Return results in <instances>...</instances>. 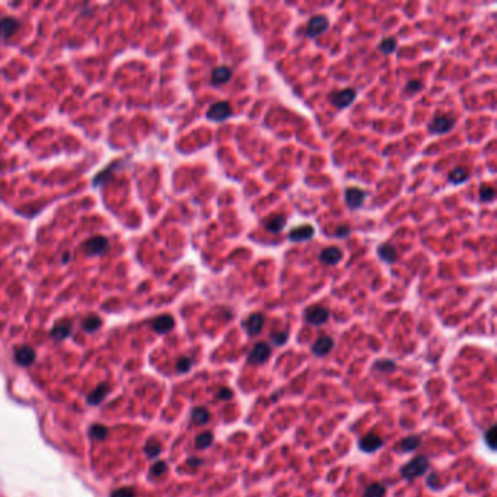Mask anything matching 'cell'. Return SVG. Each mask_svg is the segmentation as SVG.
Listing matches in <instances>:
<instances>
[{
  "label": "cell",
  "instance_id": "1",
  "mask_svg": "<svg viewBox=\"0 0 497 497\" xmlns=\"http://www.w3.org/2000/svg\"><path fill=\"white\" fill-rule=\"evenodd\" d=\"M429 467H430V462H429L427 456L419 455V456L413 458L410 462H407L405 465H402L399 471H401L402 478L411 481V480H414V478H417V477L424 475V474L427 472Z\"/></svg>",
  "mask_w": 497,
  "mask_h": 497
},
{
  "label": "cell",
  "instance_id": "2",
  "mask_svg": "<svg viewBox=\"0 0 497 497\" xmlns=\"http://www.w3.org/2000/svg\"><path fill=\"white\" fill-rule=\"evenodd\" d=\"M331 105H334L338 110L347 108L354 99H356V91L353 88H346V89H340L330 94L328 97Z\"/></svg>",
  "mask_w": 497,
  "mask_h": 497
},
{
  "label": "cell",
  "instance_id": "3",
  "mask_svg": "<svg viewBox=\"0 0 497 497\" xmlns=\"http://www.w3.org/2000/svg\"><path fill=\"white\" fill-rule=\"evenodd\" d=\"M305 321L311 325H323L328 321L330 318V312L327 308L321 306V305H314V306H309L305 314Z\"/></svg>",
  "mask_w": 497,
  "mask_h": 497
},
{
  "label": "cell",
  "instance_id": "4",
  "mask_svg": "<svg viewBox=\"0 0 497 497\" xmlns=\"http://www.w3.org/2000/svg\"><path fill=\"white\" fill-rule=\"evenodd\" d=\"M270 356H272V347L267 343L260 341L249 350L248 362L252 365H263L270 359Z\"/></svg>",
  "mask_w": 497,
  "mask_h": 497
},
{
  "label": "cell",
  "instance_id": "5",
  "mask_svg": "<svg viewBox=\"0 0 497 497\" xmlns=\"http://www.w3.org/2000/svg\"><path fill=\"white\" fill-rule=\"evenodd\" d=\"M365 199H366V191H363L359 187H348L344 191L346 204L351 210H356V209L362 207L363 203H365Z\"/></svg>",
  "mask_w": 497,
  "mask_h": 497
},
{
  "label": "cell",
  "instance_id": "6",
  "mask_svg": "<svg viewBox=\"0 0 497 497\" xmlns=\"http://www.w3.org/2000/svg\"><path fill=\"white\" fill-rule=\"evenodd\" d=\"M455 125V118L450 115H438L429 124V131L432 134H446Z\"/></svg>",
  "mask_w": 497,
  "mask_h": 497
},
{
  "label": "cell",
  "instance_id": "7",
  "mask_svg": "<svg viewBox=\"0 0 497 497\" xmlns=\"http://www.w3.org/2000/svg\"><path fill=\"white\" fill-rule=\"evenodd\" d=\"M330 26V22L327 19V16L324 15H317L314 18H311L308 21V25H306V29H305V34L308 37H318L321 35L323 32H325Z\"/></svg>",
  "mask_w": 497,
  "mask_h": 497
},
{
  "label": "cell",
  "instance_id": "8",
  "mask_svg": "<svg viewBox=\"0 0 497 497\" xmlns=\"http://www.w3.org/2000/svg\"><path fill=\"white\" fill-rule=\"evenodd\" d=\"M108 248V241L102 236H95V238H91L88 239L85 244H83V251L88 254V255H99V254H104Z\"/></svg>",
  "mask_w": 497,
  "mask_h": 497
},
{
  "label": "cell",
  "instance_id": "9",
  "mask_svg": "<svg viewBox=\"0 0 497 497\" xmlns=\"http://www.w3.org/2000/svg\"><path fill=\"white\" fill-rule=\"evenodd\" d=\"M230 115H232V107L229 105L227 101L216 102L207 111V117L213 121H224Z\"/></svg>",
  "mask_w": 497,
  "mask_h": 497
},
{
  "label": "cell",
  "instance_id": "10",
  "mask_svg": "<svg viewBox=\"0 0 497 497\" xmlns=\"http://www.w3.org/2000/svg\"><path fill=\"white\" fill-rule=\"evenodd\" d=\"M314 235H315L314 226H311V224H302V226H298V227H295V229H292L289 232V239L292 242H305V241L312 239Z\"/></svg>",
  "mask_w": 497,
  "mask_h": 497
},
{
  "label": "cell",
  "instance_id": "11",
  "mask_svg": "<svg viewBox=\"0 0 497 497\" xmlns=\"http://www.w3.org/2000/svg\"><path fill=\"white\" fill-rule=\"evenodd\" d=\"M382 445H384V441L381 439L379 435H376V433H369V435H366V436H363V438L360 439L359 447H360V450L365 452V453H373V452H376Z\"/></svg>",
  "mask_w": 497,
  "mask_h": 497
},
{
  "label": "cell",
  "instance_id": "12",
  "mask_svg": "<svg viewBox=\"0 0 497 497\" xmlns=\"http://www.w3.org/2000/svg\"><path fill=\"white\" fill-rule=\"evenodd\" d=\"M344 254L338 247H328L320 252V261L325 266H337L343 260Z\"/></svg>",
  "mask_w": 497,
  "mask_h": 497
},
{
  "label": "cell",
  "instance_id": "13",
  "mask_svg": "<svg viewBox=\"0 0 497 497\" xmlns=\"http://www.w3.org/2000/svg\"><path fill=\"white\" fill-rule=\"evenodd\" d=\"M245 325V330L248 331L249 335H257L260 334L263 327H264V315L260 314V312H255V314H251L247 321L244 323Z\"/></svg>",
  "mask_w": 497,
  "mask_h": 497
},
{
  "label": "cell",
  "instance_id": "14",
  "mask_svg": "<svg viewBox=\"0 0 497 497\" xmlns=\"http://www.w3.org/2000/svg\"><path fill=\"white\" fill-rule=\"evenodd\" d=\"M332 346H334V341H332L331 337L328 335H321L317 338V341L312 344V353L315 356H325L331 351Z\"/></svg>",
  "mask_w": 497,
  "mask_h": 497
},
{
  "label": "cell",
  "instance_id": "15",
  "mask_svg": "<svg viewBox=\"0 0 497 497\" xmlns=\"http://www.w3.org/2000/svg\"><path fill=\"white\" fill-rule=\"evenodd\" d=\"M378 257L384 261V263H387V264H394L397 260H398V251H397V248L394 247V245H391V244H384V245H381L379 248H378Z\"/></svg>",
  "mask_w": 497,
  "mask_h": 497
},
{
  "label": "cell",
  "instance_id": "16",
  "mask_svg": "<svg viewBox=\"0 0 497 497\" xmlns=\"http://www.w3.org/2000/svg\"><path fill=\"white\" fill-rule=\"evenodd\" d=\"M19 28V22L13 18H3L0 21V37L1 38H9L12 37Z\"/></svg>",
  "mask_w": 497,
  "mask_h": 497
},
{
  "label": "cell",
  "instance_id": "17",
  "mask_svg": "<svg viewBox=\"0 0 497 497\" xmlns=\"http://www.w3.org/2000/svg\"><path fill=\"white\" fill-rule=\"evenodd\" d=\"M15 357H16V362H18L19 365H22V366H29V365L35 360V351H34V348L25 346V347H21V348L16 350Z\"/></svg>",
  "mask_w": 497,
  "mask_h": 497
},
{
  "label": "cell",
  "instance_id": "18",
  "mask_svg": "<svg viewBox=\"0 0 497 497\" xmlns=\"http://www.w3.org/2000/svg\"><path fill=\"white\" fill-rule=\"evenodd\" d=\"M175 325V321L171 315H162V317H158L155 321H153V330L159 334H165V332L171 331Z\"/></svg>",
  "mask_w": 497,
  "mask_h": 497
},
{
  "label": "cell",
  "instance_id": "19",
  "mask_svg": "<svg viewBox=\"0 0 497 497\" xmlns=\"http://www.w3.org/2000/svg\"><path fill=\"white\" fill-rule=\"evenodd\" d=\"M230 77H232V70L226 66L216 67L212 73V82L215 85H224L230 80Z\"/></svg>",
  "mask_w": 497,
  "mask_h": 497
},
{
  "label": "cell",
  "instance_id": "20",
  "mask_svg": "<svg viewBox=\"0 0 497 497\" xmlns=\"http://www.w3.org/2000/svg\"><path fill=\"white\" fill-rule=\"evenodd\" d=\"M284 224H286V219H284L283 215H274V216L269 218L264 223L266 229L272 233H280L284 229Z\"/></svg>",
  "mask_w": 497,
  "mask_h": 497
},
{
  "label": "cell",
  "instance_id": "21",
  "mask_svg": "<svg viewBox=\"0 0 497 497\" xmlns=\"http://www.w3.org/2000/svg\"><path fill=\"white\" fill-rule=\"evenodd\" d=\"M468 178H470V174H468V171H467L465 168H462V166H458V168H455L453 171H450V172H449V176H447V179H449L452 184H455V185L467 182Z\"/></svg>",
  "mask_w": 497,
  "mask_h": 497
},
{
  "label": "cell",
  "instance_id": "22",
  "mask_svg": "<svg viewBox=\"0 0 497 497\" xmlns=\"http://www.w3.org/2000/svg\"><path fill=\"white\" fill-rule=\"evenodd\" d=\"M191 420L194 424H199V426H203L206 423H209L210 420V413L203 408V407H197L191 411Z\"/></svg>",
  "mask_w": 497,
  "mask_h": 497
},
{
  "label": "cell",
  "instance_id": "23",
  "mask_svg": "<svg viewBox=\"0 0 497 497\" xmlns=\"http://www.w3.org/2000/svg\"><path fill=\"white\" fill-rule=\"evenodd\" d=\"M107 392H108V385H107V384L99 385V387L97 388V389L88 397V402H89L91 405H98L99 402H102V399L105 398Z\"/></svg>",
  "mask_w": 497,
  "mask_h": 497
},
{
  "label": "cell",
  "instance_id": "24",
  "mask_svg": "<svg viewBox=\"0 0 497 497\" xmlns=\"http://www.w3.org/2000/svg\"><path fill=\"white\" fill-rule=\"evenodd\" d=\"M385 495H387V489L381 483H372L363 492V497H384Z\"/></svg>",
  "mask_w": 497,
  "mask_h": 497
},
{
  "label": "cell",
  "instance_id": "25",
  "mask_svg": "<svg viewBox=\"0 0 497 497\" xmlns=\"http://www.w3.org/2000/svg\"><path fill=\"white\" fill-rule=\"evenodd\" d=\"M72 332V325L70 323L67 321H63L60 324H57L54 328L51 330V335L54 337L55 340H63V338H67Z\"/></svg>",
  "mask_w": 497,
  "mask_h": 497
},
{
  "label": "cell",
  "instance_id": "26",
  "mask_svg": "<svg viewBox=\"0 0 497 497\" xmlns=\"http://www.w3.org/2000/svg\"><path fill=\"white\" fill-rule=\"evenodd\" d=\"M420 445H422V438H419V436H408V438H405L402 442L399 443V447L404 452H413Z\"/></svg>",
  "mask_w": 497,
  "mask_h": 497
},
{
  "label": "cell",
  "instance_id": "27",
  "mask_svg": "<svg viewBox=\"0 0 497 497\" xmlns=\"http://www.w3.org/2000/svg\"><path fill=\"white\" fill-rule=\"evenodd\" d=\"M101 324H102V321H101V318H99V317L89 315V317H86V318L83 320V323H82V327H83V330H85V331L94 332V331H97V330L101 327Z\"/></svg>",
  "mask_w": 497,
  "mask_h": 497
},
{
  "label": "cell",
  "instance_id": "28",
  "mask_svg": "<svg viewBox=\"0 0 497 497\" xmlns=\"http://www.w3.org/2000/svg\"><path fill=\"white\" fill-rule=\"evenodd\" d=\"M213 443V433L212 432H204L197 436L196 439V447L197 449H207Z\"/></svg>",
  "mask_w": 497,
  "mask_h": 497
},
{
  "label": "cell",
  "instance_id": "29",
  "mask_svg": "<svg viewBox=\"0 0 497 497\" xmlns=\"http://www.w3.org/2000/svg\"><path fill=\"white\" fill-rule=\"evenodd\" d=\"M378 49L384 54H392L397 50V40L395 38H385L379 43Z\"/></svg>",
  "mask_w": 497,
  "mask_h": 497
},
{
  "label": "cell",
  "instance_id": "30",
  "mask_svg": "<svg viewBox=\"0 0 497 497\" xmlns=\"http://www.w3.org/2000/svg\"><path fill=\"white\" fill-rule=\"evenodd\" d=\"M373 369L375 371H381V372H385V373H389L395 369V363L392 360H388V359H382V360H378L375 365H373Z\"/></svg>",
  "mask_w": 497,
  "mask_h": 497
},
{
  "label": "cell",
  "instance_id": "31",
  "mask_svg": "<svg viewBox=\"0 0 497 497\" xmlns=\"http://www.w3.org/2000/svg\"><path fill=\"white\" fill-rule=\"evenodd\" d=\"M145 450H146V453H148L149 458H156L161 453V443L152 439V441H149V442L146 443Z\"/></svg>",
  "mask_w": 497,
  "mask_h": 497
},
{
  "label": "cell",
  "instance_id": "32",
  "mask_svg": "<svg viewBox=\"0 0 497 497\" xmlns=\"http://www.w3.org/2000/svg\"><path fill=\"white\" fill-rule=\"evenodd\" d=\"M107 433H108V430H107V427H104L102 424H95V426H92L91 430H89L91 438L98 439V441H102V439L107 436Z\"/></svg>",
  "mask_w": 497,
  "mask_h": 497
},
{
  "label": "cell",
  "instance_id": "33",
  "mask_svg": "<svg viewBox=\"0 0 497 497\" xmlns=\"http://www.w3.org/2000/svg\"><path fill=\"white\" fill-rule=\"evenodd\" d=\"M486 443L490 449H496V424L490 426V429L486 432Z\"/></svg>",
  "mask_w": 497,
  "mask_h": 497
},
{
  "label": "cell",
  "instance_id": "34",
  "mask_svg": "<svg viewBox=\"0 0 497 497\" xmlns=\"http://www.w3.org/2000/svg\"><path fill=\"white\" fill-rule=\"evenodd\" d=\"M191 366H193L191 359L182 357V359H179L178 363H176V371H178L179 373H185V372H188V371L191 369Z\"/></svg>",
  "mask_w": 497,
  "mask_h": 497
},
{
  "label": "cell",
  "instance_id": "35",
  "mask_svg": "<svg viewBox=\"0 0 497 497\" xmlns=\"http://www.w3.org/2000/svg\"><path fill=\"white\" fill-rule=\"evenodd\" d=\"M480 199L481 201H492L495 199V190L492 187H481L480 188Z\"/></svg>",
  "mask_w": 497,
  "mask_h": 497
},
{
  "label": "cell",
  "instance_id": "36",
  "mask_svg": "<svg viewBox=\"0 0 497 497\" xmlns=\"http://www.w3.org/2000/svg\"><path fill=\"white\" fill-rule=\"evenodd\" d=\"M287 338H289V332L287 331H278L272 334V341H273L276 346H283V344H286Z\"/></svg>",
  "mask_w": 497,
  "mask_h": 497
},
{
  "label": "cell",
  "instance_id": "37",
  "mask_svg": "<svg viewBox=\"0 0 497 497\" xmlns=\"http://www.w3.org/2000/svg\"><path fill=\"white\" fill-rule=\"evenodd\" d=\"M350 232H351V227L348 226V224H340V226H337L335 227V230H334V236L335 238H347L348 235H350Z\"/></svg>",
  "mask_w": 497,
  "mask_h": 497
},
{
  "label": "cell",
  "instance_id": "38",
  "mask_svg": "<svg viewBox=\"0 0 497 497\" xmlns=\"http://www.w3.org/2000/svg\"><path fill=\"white\" fill-rule=\"evenodd\" d=\"M422 89H423V83L420 80H414V79L410 80L407 83V86H405V92L407 94H416V92H419Z\"/></svg>",
  "mask_w": 497,
  "mask_h": 497
},
{
  "label": "cell",
  "instance_id": "39",
  "mask_svg": "<svg viewBox=\"0 0 497 497\" xmlns=\"http://www.w3.org/2000/svg\"><path fill=\"white\" fill-rule=\"evenodd\" d=\"M166 464L164 462V461H159V462H156L152 468H150V472H152V475H155V477H159V475H162L164 472L166 471Z\"/></svg>",
  "mask_w": 497,
  "mask_h": 497
},
{
  "label": "cell",
  "instance_id": "40",
  "mask_svg": "<svg viewBox=\"0 0 497 497\" xmlns=\"http://www.w3.org/2000/svg\"><path fill=\"white\" fill-rule=\"evenodd\" d=\"M111 497H136V493L133 489H128V487H124V489H118L115 492H112Z\"/></svg>",
  "mask_w": 497,
  "mask_h": 497
},
{
  "label": "cell",
  "instance_id": "41",
  "mask_svg": "<svg viewBox=\"0 0 497 497\" xmlns=\"http://www.w3.org/2000/svg\"><path fill=\"white\" fill-rule=\"evenodd\" d=\"M439 477H438V474H435V472H430L429 474V477H427V486L430 487V489H433V490H438L439 489Z\"/></svg>",
  "mask_w": 497,
  "mask_h": 497
},
{
  "label": "cell",
  "instance_id": "42",
  "mask_svg": "<svg viewBox=\"0 0 497 497\" xmlns=\"http://www.w3.org/2000/svg\"><path fill=\"white\" fill-rule=\"evenodd\" d=\"M233 397V392H232V389L230 388H226V387H223L221 388L219 391H218V398L219 399H222V401H227L229 398H232Z\"/></svg>",
  "mask_w": 497,
  "mask_h": 497
},
{
  "label": "cell",
  "instance_id": "43",
  "mask_svg": "<svg viewBox=\"0 0 497 497\" xmlns=\"http://www.w3.org/2000/svg\"><path fill=\"white\" fill-rule=\"evenodd\" d=\"M188 465H191V467H199V465H201V459H200V458H190V459H188Z\"/></svg>",
  "mask_w": 497,
  "mask_h": 497
},
{
  "label": "cell",
  "instance_id": "44",
  "mask_svg": "<svg viewBox=\"0 0 497 497\" xmlns=\"http://www.w3.org/2000/svg\"><path fill=\"white\" fill-rule=\"evenodd\" d=\"M64 261H69V254L67 252L64 254Z\"/></svg>",
  "mask_w": 497,
  "mask_h": 497
}]
</instances>
